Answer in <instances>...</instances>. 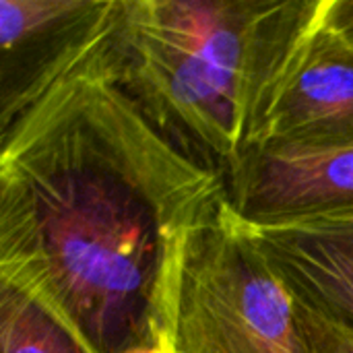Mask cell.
I'll return each instance as SVG.
<instances>
[{"mask_svg":"<svg viewBox=\"0 0 353 353\" xmlns=\"http://www.w3.org/2000/svg\"><path fill=\"white\" fill-rule=\"evenodd\" d=\"M114 31L0 132V281L87 353L170 341L182 250L225 196L118 85Z\"/></svg>","mask_w":353,"mask_h":353,"instance_id":"1","label":"cell"},{"mask_svg":"<svg viewBox=\"0 0 353 353\" xmlns=\"http://www.w3.org/2000/svg\"><path fill=\"white\" fill-rule=\"evenodd\" d=\"M321 0H122L112 72L159 132L223 180L259 143Z\"/></svg>","mask_w":353,"mask_h":353,"instance_id":"2","label":"cell"},{"mask_svg":"<svg viewBox=\"0 0 353 353\" xmlns=\"http://www.w3.org/2000/svg\"><path fill=\"white\" fill-rule=\"evenodd\" d=\"M174 353H310L298 306L228 194L190 232L178 265Z\"/></svg>","mask_w":353,"mask_h":353,"instance_id":"3","label":"cell"},{"mask_svg":"<svg viewBox=\"0 0 353 353\" xmlns=\"http://www.w3.org/2000/svg\"><path fill=\"white\" fill-rule=\"evenodd\" d=\"M122 0H0V132L116 29Z\"/></svg>","mask_w":353,"mask_h":353,"instance_id":"4","label":"cell"},{"mask_svg":"<svg viewBox=\"0 0 353 353\" xmlns=\"http://www.w3.org/2000/svg\"><path fill=\"white\" fill-rule=\"evenodd\" d=\"M225 194L234 215L248 228L353 213V141L256 145L228 174Z\"/></svg>","mask_w":353,"mask_h":353,"instance_id":"5","label":"cell"},{"mask_svg":"<svg viewBox=\"0 0 353 353\" xmlns=\"http://www.w3.org/2000/svg\"><path fill=\"white\" fill-rule=\"evenodd\" d=\"M350 141L353 48L331 23L327 0H321L279 72L256 145L302 147Z\"/></svg>","mask_w":353,"mask_h":353,"instance_id":"6","label":"cell"},{"mask_svg":"<svg viewBox=\"0 0 353 353\" xmlns=\"http://www.w3.org/2000/svg\"><path fill=\"white\" fill-rule=\"evenodd\" d=\"M244 228L288 285L304 327L353 337V213Z\"/></svg>","mask_w":353,"mask_h":353,"instance_id":"7","label":"cell"},{"mask_svg":"<svg viewBox=\"0 0 353 353\" xmlns=\"http://www.w3.org/2000/svg\"><path fill=\"white\" fill-rule=\"evenodd\" d=\"M0 350L2 353H87L41 306L2 281Z\"/></svg>","mask_w":353,"mask_h":353,"instance_id":"8","label":"cell"},{"mask_svg":"<svg viewBox=\"0 0 353 353\" xmlns=\"http://www.w3.org/2000/svg\"><path fill=\"white\" fill-rule=\"evenodd\" d=\"M327 12L335 29L353 48V0H327Z\"/></svg>","mask_w":353,"mask_h":353,"instance_id":"9","label":"cell"},{"mask_svg":"<svg viewBox=\"0 0 353 353\" xmlns=\"http://www.w3.org/2000/svg\"><path fill=\"white\" fill-rule=\"evenodd\" d=\"M306 335L310 343V353H353V337H337L312 329H306Z\"/></svg>","mask_w":353,"mask_h":353,"instance_id":"10","label":"cell"},{"mask_svg":"<svg viewBox=\"0 0 353 353\" xmlns=\"http://www.w3.org/2000/svg\"><path fill=\"white\" fill-rule=\"evenodd\" d=\"M130 353H174L172 352V345L170 341H163L155 347H149V350H139V352H130Z\"/></svg>","mask_w":353,"mask_h":353,"instance_id":"11","label":"cell"}]
</instances>
